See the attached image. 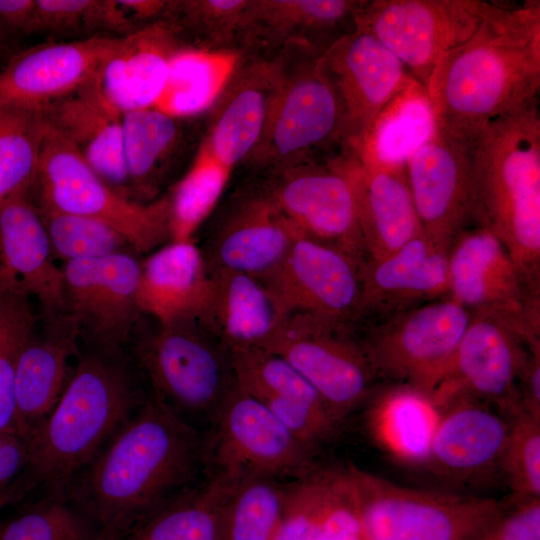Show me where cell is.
<instances>
[{
	"instance_id": "484cf974",
	"label": "cell",
	"mask_w": 540,
	"mask_h": 540,
	"mask_svg": "<svg viewBox=\"0 0 540 540\" xmlns=\"http://www.w3.org/2000/svg\"><path fill=\"white\" fill-rule=\"evenodd\" d=\"M79 348V326L73 316L65 310L37 313L15 369V428L25 441L60 399L70 378L68 360L78 356Z\"/></svg>"
},
{
	"instance_id": "f35d334b",
	"label": "cell",
	"mask_w": 540,
	"mask_h": 540,
	"mask_svg": "<svg viewBox=\"0 0 540 540\" xmlns=\"http://www.w3.org/2000/svg\"><path fill=\"white\" fill-rule=\"evenodd\" d=\"M232 171L200 144L190 168L167 194L171 241L194 240L222 196Z\"/></svg>"
},
{
	"instance_id": "5bb4252c",
	"label": "cell",
	"mask_w": 540,
	"mask_h": 540,
	"mask_svg": "<svg viewBox=\"0 0 540 540\" xmlns=\"http://www.w3.org/2000/svg\"><path fill=\"white\" fill-rule=\"evenodd\" d=\"M307 450L258 399L235 386L204 435L205 470L239 478L297 479L316 465Z\"/></svg>"
},
{
	"instance_id": "7bdbcfd3",
	"label": "cell",
	"mask_w": 540,
	"mask_h": 540,
	"mask_svg": "<svg viewBox=\"0 0 540 540\" xmlns=\"http://www.w3.org/2000/svg\"><path fill=\"white\" fill-rule=\"evenodd\" d=\"M229 349L236 384L253 397L286 398L326 406L314 388L283 356L257 347Z\"/></svg>"
},
{
	"instance_id": "11a10c76",
	"label": "cell",
	"mask_w": 540,
	"mask_h": 540,
	"mask_svg": "<svg viewBox=\"0 0 540 540\" xmlns=\"http://www.w3.org/2000/svg\"><path fill=\"white\" fill-rule=\"evenodd\" d=\"M12 503V497L9 493L4 492L0 495V510Z\"/></svg>"
},
{
	"instance_id": "681fc988",
	"label": "cell",
	"mask_w": 540,
	"mask_h": 540,
	"mask_svg": "<svg viewBox=\"0 0 540 540\" xmlns=\"http://www.w3.org/2000/svg\"><path fill=\"white\" fill-rule=\"evenodd\" d=\"M27 442L15 430H0V494L25 471Z\"/></svg>"
},
{
	"instance_id": "ab89813d",
	"label": "cell",
	"mask_w": 540,
	"mask_h": 540,
	"mask_svg": "<svg viewBox=\"0 0 540 540\" xmlns=\"http://www.w3.org/2000/svg\"><path fill=\"white\" fill-rule=\"evenodd\" d=\"M372 424L391 448L410 460H425L438 411L421 394L400 386L375 403Z\"/></svg>"
},
{
	"instance_id": "ba28073f",
	"label": "cell",
	"mask_w": 540,
	"mask_h": 540,
	"mask_svg": "<svg viewBox=\"0 0 540 540\" xmlns=\"http://www.w3.org/2000/svg\"><path fill=\"white\" fill-rule=\"evenodd\" d=\"M364 540H473L507 509L494 498L413 489L353 464Z\"/></svg>"
},
{
	"instance_id": "bcb514c9",
	"label": "cell",
	"mask_w": 540,
	"mask_h": 540,
	"mask_svg": "<svg viewBox=\"0 0 540 540\" xmlns=\"http://www.w3.org/2000/svg\"><path fill=\"white\" fill-rule=\"evenodd\" d=\"M36 320L30 299L11 293L0 294V430L16 431V363Z\"/></svg>"
},
{
	"instance_id": "c3c4849f",
	"label": "cell",
	"mask_w": 540,
	"mask_h": 540,
	"mask_svg": "<svg viewBox=\"0 0 540 540\" xmlns=\"http://www.w3.org/2000/svg\"><path fill=\"white\" fill-rule=\"evenodd\" d=\"M473 540H540V498L509 503L501 516Z\"/></svg>"
},
{
	"instance_id": "d4e9b609",
	"label": "cell",
	"mask_w": 540,
	"mask_h": 540,
	"mask_svg": "<svg viewBox=\"0 0 540 540\" xmlns=\"http://www.w3.org/2000/svg\"><path fill=\"white\" fill-rule=\"evenodd\" d=\"M449 245L423 231L392 254L364 261L357 324L448 297Z\"/></svg>"
},
{
	"instance_id": "52a82bcc",
	"label": "cell",
	"mask_w": 540,
	"mask_h": 540,
	"mask_svg": "<svg viewBox=\"0 0 540 540\" xmlns=\"http://www.w3.org/2000/svg\"><path fill=\"white\" fill-rule=\"evenodd\" d=\"M29 195L34 203L112 227L136 253H149L171 241L167 195L149 203L122 195L50 125Z\"/></svg>"
},
{
	"instance_id": "816d5d0a",
	"label": "cell",
	"mask_w": 540,
	"mask_h": 540,
	"mask_svg": "<svg viewBox=\"0 0 540 540\" xmlns=\"http://www.w3.org/2000/svg\"><path fill=\"white\" fill-rule=\"evenodd\" d=\"M518 393L523 411L540 420V347L529 353L519 375Z\"/></svg>"
},
{
	"instance_id": "7402d4cb",
	"label": "cell",
	"mask_w": 540,
	"mask_h": 540,
	"mask_svg": "<svg viewBox=\"0 0 540 540\" xmlns=\"http://www.w3.org/2000/svg\"><path fill=\"white\" fill-rule=\"evenodd\" d=\"M118 39L95 35L13 54L0 71V107L43 110L78 91L98 77Z\"/></svg>"
},
{
	"instance_id": "ac0fdd59",
	"label": "cell",
	"mask_w": 540,
	"mask_h": 540,
	"mask_svg": "<svg viewBox=\"0 0 540 540\" xmlns=\"http://www.w3.org/2000/svg\"><path fill=\"white\" fill-rule=\"evenodd\" d=\"M474 146L433 126L405 162L422 229L438 242L449 245L461 229L476 223Z\"/></svg>"
},
{
	"instance_id": "603a6c76",
	"label": "cell",
	"mask_w": 540,
	"mask_h": 540,
	"mask_svg": "<svg viewBox=\"0 0 540 540\" xmlns=\"http://www.w3.org/2000/svg\"><path fill=\"white\" fill-rule=\"evenodd\" d=\"M509 419L494 407L456 396L438 410L425 461L440 477L472 483L501 474Z\"/></svg>"
},
{
	"instance_id": "b9f144b4",
	"label": "cell",
	"mask_w": 540,
	"mask_h": 540,
	"mask_svg": "<svg viewBox=\"0 0 540 540\" xmlns=\"http://www.w3.org/2000/svg\"><path fill=\"white\" fill-rule=\"evenodd\" d=\"M249 0L171 1L166 19L173 21L190 46L240 51V40Z\"/></svg>"
},
{
	"instance_id": "44dd1931",
	"label": "cell",
	"mask_w": 540,
	"mask_h": 540,
	"mask_svg": "<svg viewBox=\"0 0 540 540\" xmlns=\"http://www.w3.org/2000/svg\"><path fill=\"white\" fill-rule=\"evenodd\" d=\"M299 236L259 182L236 192L200 248L208 267L262 279Z\"/></svg>"
},
{
	"instance_id": "d6a6232c",
	"label": "cell",
	"mask_w": 540,
	"mask_h": 540,
	"mask_svg": "<svg viewBox=\"0 0 540 540\" xmlns=\"http://www.w3.org/2000/svg\"><path fill=\"white\" fill-rule=\"evenodd\" d=\"M208 269L211 296L206 316L200 322L228 347H266L289 315L280 301L257 277Z\"/></svg>"
},
{
	"instance_id": "e575fe53",
	"label": "cell",
	"mask_w": 540,
	"mask_h": 540,
	"mask_svg": "<svg viewBox=\"0 0 540 540\" xmlns=\"http://www.w3.org/2000/svg\"><path fill=\"white\" fill-rule=\"evenodd\" d=\"M180 120L153 107L123 113V157L130 199L141 203L156 200L185 148Z\"/></svg>"
},
{
	"instance_id": "836d02e7",
	"label": "cell",
	"mask_w": 540,
	"mask_h": 540,
	"mask_svg": "<svg viewBox=\"0 0 540 540\" xmlns=\"http://www.w3.org/2000/svg\"><path fill=\"white\" fill-rule=\"evenodd\" d=\"M239 479L206 470L201 482L141 519L122 540H228V507Z\"/></svg>"
},
{
	"instance_id": "8992f818",
	"label": "cell",
	"mask_w": 540,
	"mask_h": 540,
	"mask_svg": "<svg viewBox=\"0 0 540 540\" xmlns=\"http://www.w3.org/2000/svg\"><path fill=\"white\" fill-rule=\"evenodd\" d=\"M318 58L287 50L284 81L269 121L242 165L263 176L349 151L344 115Z\"/></svg>"
},
{
	"instance_id": "74e56055",
	"label": "cell",
	"mask_w": 540,
	"mask_h": 540,
	"mask_svg": "<svg viewBox=\"0 0 540 540\" xmlns=\"http://www.w3.org/2000/svg\"><path fill=\"white\" fill-rule=\"evenodd\" d=\"M101 528L65 494H47L0 523V540H122Z\"/></svg>"
},
{
	"instance_id": "db71d44e",
	"label": "cell",
	"mask_w": 540,
	"mask_h": 540,
	"mask_svg": "<svg viewBox=\"0 0 540 540\" xmlns=\"http://www.w3.org/2000/svg\"><path fill=\"white\" fill-rule=\"evenodd\" d=\"M10 40L11 37L0 29V59L10 51Z\"/></svg>"
},
{
	"instance_id": "cb8c5ba5",
	"label": "cell",
	"mask_w": 540,
	"mask_h": 540,
	"mask_svg": "<svg viewBox=\"0 0 540 540\" xmlns=\"http://www.w3.org/2000/svg\"><path fill=\"white\" fill-rule=\"evenodd\" d=\"M366 0H249L239 50L276 54L290 49L320 57L353 32Z\"/></svg>"
},
{
	"instance_id": "7c38bea8",
	"label": "cell",
	"mask_w": 540,
	"mask_h": 540,
	"mask_svg": "<svg viewBox=\"0 0 540 540\" xmlns=\"http://www.w3.org/2000/svg\"><path fill=\"white\" fill-rule=\"evenodd\" d=\"M493 6L482 0H366L356 25L388 48L427 91L440 57L467 41Z\"/></svg>"
},
{
	"instance_id": "1f68e13d",
	"label": "cell",
	"mask_w": 540,
	"mask_h": 540,
	"mask_svg": "<svg viewBox=\"0 0 540 540\" xmlns=\"http://www.w3.org/2000/svg\"><path fill=\"white\" fill-rule=\"evenodd\" d=\"M210 296L211 276L194 240L169 241L141 262L138 306L159 323L203 321Z\"/></svg>"
},
{
	"instance_id": "f1b7e54d",
	"label": "cell",
	"mask_w": 540,
	"mask_h": 540,
	"mask_svg": "<svg viewBox=\"0 0 540 540\" xmlns=\"http://www.w3.org/2000/svg\"><path fill=\"white\" fill-rule=\"evenodd\" d=\"M184 45L179 28L169 19L119 37L99 73L104 95L122 113L153 107L165 87L170 62Z\"/></svg>"
},
{
	"instance_id": "f546056e",
	"label": "cell",
	"mask_w": 540,
	"mask_h": 540,
	"mask_svg": "<svg viewBox=\"0 0 540 540\" xmlns=\"http://www.w3.org/2000/svg\"><path fill=\"white\" fill-rule=\"evenodd\" d=\"M43 112L49 125L89 166L129 198L123 157V113L104 95L99 75L78 91L50 104Z\"/></svg>"
},
{
	"instance_id": "9a60e30c",
	"label": "cell",
	"mask_w": 540,
	"mask_h": 540,
	"mask_svg": "<svg viewBox=\"0 0 540 540\" xmlns=\"http://www.w3.org/2000/svg\"><path fill=\"white\" fill-rule=\"evenodd\" d=\"M532 345L510 322L472 313L444 381L429 401L438 411L456 396L484 402L506 417L523 411L518 379Z\"/></svg>"
},
{
	"instance_id": "4fadbf2b",
	"label": "cell",
	"mask_w": 540,
	"mask_h": 540,
	"mask_svg": "<svg viewBox=\"0 0 540 540\" xmlns=\"http://www.w3.org/2000/svg\"><path fill=\"white\" fill-rule=\"evenodd\" d=\"M351 153L263 175L260 183L300 236L334 248L361 265L366 255L349 172Z\"/></svg>"
},
{
	"instance_id": "83f0119b",
	"label": "cell",
	"mask_w": 540,
	"mask_h": 540,
	"mask_svg": "<svg viewBox=\"0 0 540 540\" xmlns=\"http://www.w3.org/2000/svg\"><path fill=\"white\" fill-rule=\"evenodd\" d=\"M350 178L366 260L384 258L423 232L405 163L351 153Z\"/></svg>"
},
{
	"instance_id": "8d00e7d4",
	"label": "cell",
	"mask_w": 540,
	"mask_h": 540,
	"mask_svg": "<svg viewBox=\"0 0 540 540\" xmlns=\"http://www.w3.org/2000/svg\"><path fill=\"white\" fill-rule=\"evenodd\" d=\"M48 130L43 110L0 107V204L30 192Z\"/></svg>"
},
{
	"instance_id": "4316f807",
	"label": "cell",
	"mask_w": 540,
	"mask_h": 540,
	"mask_svg": "<svg viewBox=\"0 0 540 540\" xmlns=\"http://www.w3.org/2000/svg\"><path fill=\"white\" fill-rule=\"evenodd\" d=\"M29 193L0 204V294L36 298L42 313L62 311V269Z\"/></svg>"
},
{
	"instance_id": "d6986e66",
	"label": "cell",
	"mask_w": 540,
	"mask_h": 540,
	"mask_svg": "<svg viewBox=\"0 0 540 540\" xmlns=\"http://www.w3.org/2000/svg\"><path fill=\"white\" fill-rule=\"evenodd\" d=\"M360 266L348 255L299 235L282 262L260 280L288 314L355 325L360 318Z\"/></svg>"
},
{
	"instance_id": "d590c367",
	"label": "cell",
	"mask_w": 540,
	"mask_h": 540,
	"mask_svg": "<svg viewBox=\"0 0 540 540\" xmlns=\"http://www.w3.org/2000/svg\"><path fill=\"white\" fill-rule=\"evenodd\" d=\"M241 56L236 50L182 46L170 62L165 87L153 108L178 119L210 110Z\"/></svg>"
},
{
	"instance_id": "f6af8a7d",
	"label": "cell",
	"mask_w": 540,
	"mask_h": 540,
	"mask_svg": "<svg viewBox=\"0 0 540 540\" xmlns=\"http://www.w3.org/2000/svg\"><path fill=\"white\" fill-rule=\"evenodd\" d=\"M136 29L118 0H37L35 33L95 36L107 32L122 37Z\"/></svg>"
},
{
	"instance_id": "4dcf8cb0",
	"label": "cell",
	"mask_w": 540,
	"mask_h": 540,
	"mask_svg": "<svg viewBox=\"0 0 540 540\" xmlns=\"http://www.w3.org/2000/svg\"><path fill=\"white\" fill-rule=\"evenodd\" d=\"M278 540H364L347 466H315L286 484Z\"/></svg>"
},
{
	"instance_id": "8fae6325",
	"label": "cell",
	"mask_w": 540,
	"mask_h": 540,
	"mask_svg": "<svg viewBox=\"0 0 540 540\" xmlns=\"http://www.w3.org/2000/svg\"><path fill=\"white\" fill-rule=\"evenodd\" d=\"M263 349L287 359L342 423L378 379L353 325L289 314Z\"/></svg>"
},
{
	"instance_id": "ee69618b",
	"label": "cell",
	"mask_w": 540,
	"mask_h": 540,
	"mask_svg": "<svg viewBox=\"0 0 540 540\" xmlns=\"http://www.w3.org/2000/svg\"><path fill=\"white\" fill-rule=\"evenodd\" d=\"M33 204L41 217L56 260L66 263L134 251L119 232L102 222L45 204Z\"/></svg>"
},
{
	"instance_id": "7a4b0ae2",
	"label": "cell",
	"mask_w": 540,
	"mask_h": 540,
	"mask_svg": "<svg viewBox=\"0 0 540 540\" xmlns=\"http://www.w3.org/2000/svg\"><path fill=\"white\" fill-rule=\"evenodd\" d=\"M540 90V2H494L475 33L443 54L427 86L433 126L475 143L488 123Z\"/></svg>"
},
{
	"instance_id": "277c9868",
	"label": "cell",
	"mask_w": 540,
	"mask_h": 540,
	"mask_svg": "<svg viewBox=\"0 0 540 540\" xmlns=\"http://www.w3.org/2000/svg\"><path fill=\"white\" fill-rule=\"evenodd\" d=\"M538 97L488 123L475 142L476 223L488 227L540 288Z\"/></svg>"
},
{
	"instance_id": "3957f363",
	"label": "cell",
	"mask_w": 540,
	"mask_h": 540,
	"mask_svg": "<svg viewBox=\"0 0 540 540\" xmlns=\"http://www.w3.org/2000/svg\"><path fill=\"white\" fill-rule=\"evenodd\" d=\"M76 359L57 404L26 439L29 461L22 474L32 489L42 485L48 494H65L148 394L126 348L80 344Z\"/></svg>"
},
{
	"instance_id": "f5cc1de1",
	"label": "cell",
	"mask_w": 540,
	"mask_h": 540,
	"mask_svg": "<svg viewBox=\"0 0 540 540\" xmlns=\"http://www.w3.org/2000/svg\"><path fill=\"white\" fill-rule=\"evenodd\" d=\"M129 19L137 26L165 19L168 15L171 1L165 0H118Z\"/></svg>"
},
{
	"instance_id": "7dc6e473",
	"label": "cell",
	"mask_w": 540,
	"mask_h": 540,
	"mask_svg": "<svg viewBox=\"0 0 540 540\" xmlns=\"http://www.w3.org/2000/svg\"><path fill=\"white\" fill-rule=\"evenodd\" d=\"M507 418L501 475L512 492L509 503L540 498V420L525 411Z\"/></svg>"
},
{
	"instance_id": "60d3db41",
	"label": "cell",
	"mask_w": 540,
	"mask_h": 540,
	"mask_svg": "<svg viewBox=\"0 0 540 540\" xmlns=\"http://www.w3.org/2000/svg\"><path fill=\"white\" fill-rule=\"evenodd\" d=\"M286 484L263 475L242 476L228 507V540H278Z\"/></svg>"
},
{
	"instance_id": "9c48e42d",
	"label": "cell",
	"mask_w": 540,
	"mask_h": 540,
	"mask_svg": "<svg viewBox=\"0 0 540 540\" xmlns=\"http://www.w3.org/2000/svg\"><path fill=\"white\" fill-rule=\"evenodd\" d=\"M472 313L449 297L355 325L378 377L428 400L446 378Z\"/></svg>"
},
{
	"instance_id": "5b68a950",
	"label": "cell",
	"mask_w": 540,
	"mask_h": 540,
	"mask_svg": "<svg viewBox=\"0 0 540 540\" xmlns=\"http://www.w3.org/2000/svg\"><path fill=\"white\" fill-rule=\"evenodd\" d=\"M151 320L142 315L126 350L147 391L204 437L236 386L230 349L197 319Z\"/></svg>"
},
{
	"instance_id": "f907efd6",
	"label": "cell",
	"mask_w": 540,
	"mask_h": 540,
	"mask_svg": "<svg viewBox=\"0 0 540 540\" xmlns=\"http://www.w3.org/2000/svg\"><path fill=\"white\" fill-rule=\"evenodd\" d=\"M37 0H0V29L9 37L35 33Z\"/></svg>"
},
{
	"instance_id": "6da1fadb",
	"label": "cell",
	"mask_w": 540,
	"mask_h": 540,
	"mask_svg": "<svg viewBox=\"0 0 540 540\" xmlns=\"http://www.w3.org/2000/svg\"><path fill=\"white\" fill-rule=\"evenodd\" d=\"M204 472L203 435L148 392L65 495L101 528L126 535Z\"/></svg>"
},
{
	"instance_id": "2e32d148",
	"label": "cell",
	"mask_w": 540,
	"mask_h": 540,
	"mask_svg": "<svg viewBox=\"0 0 540 540\" xmlns=\"http://www.w3.org/2000/svg\"><path fill=\"white\" fill-rule=\"evenodd\" d=\"M140 268L132 250L63 263L64 310L78 323L80 344L104 350L127 347L143 315L137 302Z\"/></svg>"
},
{
	"instance_id": "30bf717a",
	"label": "cell",
	"mask_w": 540,
	"mask_h": 540,
	"mask_svg": "<svg viewBox=\"0 0 540 540\" xmlns=\"http://www.w3.org/2000/svg\"><path fill=\"white\" fill-rule=\"evenodd\" d=\"M448 297L471 313L497 315L540 345V288L533 286L500 239L480 223L461 229L448 249Z\"/></svg>"
},
{
	"instance_id": "ffe728a7",
	"label": "cell",
	"mask_w": 540,
	"mask_h": 540,
	"mask_svg": "<svg viewBox=\"0 0 540 540\" xmlns=\"http://www.w3.org/2000/svg\"><path fill=\"white\" fill-rule=\"evenodd\" d=\"M287 51L245 54L210 108L201 142L222 163L234 169L259 143L281 90Z\"/></svg>"
},
{
	"instance_id": "e0dca14e",
	"label": "cell",
	"mask_w": 540,
	"mask_h": 540,
	"mask_svg": "<svg viewBox=\"0 0 540 540\" xmlns=\"http://www.w3.org/2000/svg\"><path fill=\"white\" fill-rule=\"evenodd\" d=\"M317 65L341 106L355 155L381 111L416 81L388 48L358 28L332 44Z\"/></svg>"
}]
</instances>
